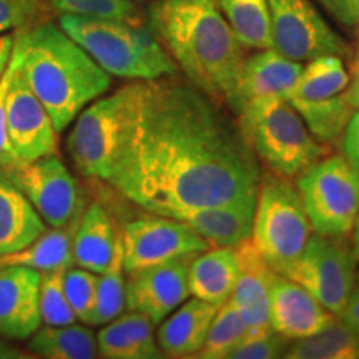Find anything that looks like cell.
<instances>
[{
  "mask_svg": "<svg viewBox=\"0 0 359 359\" xmlns=\"http://www.w3.org/2000/svg\"><path fill=\"white\" fill-rule=\"evenodd\" d=\"M248 336V326L241 316L235 303L226 299L218 306L203 348L195 358L201 359H228L230 354L240 346Z\"/></svg>",
  "mask_w": 359,
  "mask_h": 359,
  "instance_id": "cell-31",
  "label": "cell"
},
{
  "mask_svg": "<svg viewBox=\"0 0 359 359\" xmlns=\"http://www.w3.org/2000/svg\"><path fill=\"white\" fill-rule=\"evenodd\" d=\"M311 235L302 195L291 178L262 172L251 241L264 262L273 271L288 275Z\"/></svg>",
  "mask_w": 359,
  "mask_h": 359,
  "instance_id": "cell-7",
  "label": "cell"
},
{
  "mask_svg": "<svg viewBox=\"0 0 359 359\" xmlns=\"http://www.w3.org/2000/svg\"><path fill=\"white\" fill-rule=\"evenodd\" d=\"M291 341L281 334L271 333L257 338H246L243 343L230 354L228 359H276L285 358Z\"/></svg>",
  "mask_w": 359,
  "mask_h": 359,
  "instance_id": "cell-37",
  "label": "cell"
},
{
  "mask_svg": "<svg viewBox=\"0 0 359 359\" xmlns=\"http://www.w3.org/2000/svg\"><path fill=\"white\" fill-rule=\"evenodd\" d=\"M64 271L65 269H55V271L42 273L40 316L43 325L47 326H64L77 321L64 290Z\"/></svg>",
  "mask_w": 359,
  "mask_h": 359,
  "instance_id": "cell-32",
  "label": "cell"
},
{
  "mask_svg": "<svg viewBox=\"0 0 359 359\" xmlns=\"http://www.w3.org/2000/svg\"><path fill=\"white\" fill-rule=\"evenodd\" d=\"M273 48L294 62L321 55L346 57L348 42L325 20L311 0H268Z\"/></svg>",
  "mask_w": 359,
  "mask_h": 359,
  "instance_id": "cell-10",
  "label": "cell"
},
{
  "mask_svg": "<svg viewBox=\"0 0 359 359\" xmlns=\"http://www.w3.org/2000/svg\"><path fill=\"white\" fill-rule=\"evenodd\" d=\"M238 127L268 172L296 178L327 155V147L309 132L285 98H259L241 105Z\"/></svg>",
  "mask_w": 359,
  "mask_h": 359,
  "instance_id": "cell-5",
  "label": "cell"
},
{
  "mask_svg": "<svg viewBox=\"0 0 359 359\" xmlns=\"http://www.w3.org/2000/svg\"><path fill=\"white\" fill-rule=\"evenodd\" d=\"M48 226H65L83 212L77 180L57 154L2 168Z\"/></svg>",
  "mask_w": 359,
  "mask_h": 359,
  "instance_id": "cell-13",
  "label": "cell"
},
{
  "mask_svg": "<svg viewBox=\"0 0 359 359\" xmlns=\"http://www.w3.org/2000/svg\"><path fill=\"white\" fill-rule=\"evenodd\" d=\"M150 30L188 82L233 114L243 69V45L215 0H155Z\"/></svg>",
  "mask_w": 359,
  "mask_h": 359,
  "instance_id": "cell-2",
  "label": "cell"
},
{
  "mask_svg": "<svg viewBox=\"0 0 359 359\" xmlns=\"http://www.w3.org/2000/svg\"><path fill=\"white\" fill-rule=\"evenodd\" d=\"M240 264L235 248H213L196 255L188 268L191 296L222 306L235 290Z\"/></svg>",
  "mask_w": 359,
  "mask_h": 359,
  "instance_id": "cell-22",
  "label": "cell"
},
{
  "mask_svg": "<svg viewBox=\"0 0 359 359\" xmlns=\"http://www.w3.org/2000/svg\"><path fill=\"white\" fill-rule=\"evenodd\" d=\"M343 95L354 110L359 109V74L354 75V80L349 82L348 88L343 92Z\"/></svg>",
  "mask_w": 359,
  "mask_h": 359,
  "instance_id": "cell-42",
  "label": "cell"
},
{
  "mask_svg": "<svg viewBox=\"0 0 359 359\" xmlns=\"http://www.w3.org/2000/svg\"><path fill=\"white\" fill-rule=\"evenodd\" d=\"M218 306L195 298L187 299L160 323L156 343L168 358H195L203 348Z\"/></svg>",
  "mask_w": 359,
  "mask_h": 359,
  "instance_id": "cell-20",
  "label": "cell"
},
{
  "mask_svg": "<svg viewBox=\"0 0 359 359\" xmlns=\"http://www.w3.org/2000/svg\"><path fill=\"white\" fill-rule=\"evenodd\" d=\"M142 87L143 80H132L93 100L75 118L67 151L83 177L109 183L137 115Z\"/></svg>",
  "mask_w": 359,
  "mask_h": 359,
  "instance_id": "cell-6",
  "label": "cell"
},
{
  "mask_svg": "<svg viewBox=\"0 0 359 359\" xmlns=\"http://www.w3.org/2000/svg\"><path fill=\"white\" fill-rule=\"evenodd\" d=\"M118 233L109 212L100 203L83 210L74 236V262L93 273L105 271L114 258Z\"/></svg>",
  "mask_w": 359,
  "mask_h": 359,
  "instance_id": "cell-23",
  "label": "cell"
},
{
  "mask_svg": "<svg viewBox=\"0 0 359 359\" xmlns=\"http://www.w3.org/2000/svg\"><path fill=\"white\" fill-rule=\"evenodd\" d=\"M20 69L30 88L50 115L58 133L80 111L109 92L111 75L53 22L22 27L13 39Z\"/></svg>",
  "mask_w": 359,
  "mask_h": 359,
  "instance_id": "cell-3",
  "label": "cell"
},
{
  "mask_svg": "<svg viewBox=\"0 0 359 359\" xmlns=\"http://www.w3.org/2000/svg\"><path fill=\"white\" fill-rule=\"evenodd\" d=\"M358 258L346 236L313 233L288 278L306 288L314 298L341 316L358 285Z\"/></svg>",
  "mask_w": 359,
  "mask_h": 359,
  "instance_id": "cell-9",
  "label": "cell"
},
{
  "mask_svg": "<svg viewBox=\"0 0 359 359\" xmlns=\"http://www.w3.org/2000/svg\"><path fill=\"white\" fill-rule=\"evenodd\" d=\"M80 217L72 223L65 224V226L47 228L27 248L17 251V253L7 255V257H0V266L22 264V266L37 269L40 273L72 268L75 264L74 236Z\"/></svg>",
  "mask_w": 359,
  "mask_h": 359,
  "instance_id": "cell-24",
  "label": "cell"
},
{
  "mask_svg": "<svg viewBox=\"0 0 359 359\" xmlns=\"http://www.w3.org/2000/svg\"><path fill=\"white\" fill-rule=\"evenodd\" d=\"M258 193L231 203L185 210L178 219L190 224L213 248H235L253 233Z\"/></svg>",
  "mask_w": 359,
  "mask_h": 359,
  "instance_id": "cell-19",
  "label": "cell"
},
{
  "mask_svg": "<svg viewBox=\"0 0 359 359\" xmlns=\"http://www.w3.org/2000/svg\"><path fill=\"white\" fill-rule=\"evenodd\" d=\"M303 64L281 55L276 48H262L245 58L238 85V110L259 98H288L293 95ZM236 110V114H238ZM235 114V115H236Z\"/></svg>",
  "mask_w": 359,
  "mask_h": 359,
  "instance_id": "cell-18",
  "label": "cell"
},
{
  "mask_svg": "<svg viewBox=\"0 0 359 359\" xmlns=\"http://www.w3.org/2000/svg\"><path fill=\"white\" fill-rule=\"evenodd\" d=\"M354 236H353V250H354V255H356L358 262H359V213H358V218L356 222H354Z\"/></svg>",
  "mask_w": 359,
  "mask_h": 359,
  "instance_id": "cell-44",
  "label": "cell"
},
{
  "mask_svg": "<svg viewBox=\"0 0 359 359\" xmlns=\"http://www.w3.org/2000/svg\"><path fill=\"white\" fill-rule=\"evenodd\" d=\"M47 230V223L0 168V257L17 253Z\"/></svg>",
  "mask_w": 359,
  "mask_h": 359,
  "instance_id": "cell-21",
  "label": "cell"
},
{
  "mask_svg": "<svg viewBox=\"0 0 359 359\" xmlns=\"http://www.w3.org/2000/svg\"><path fill=\"white\" fill-rule=\"evenodd\" d=\"M50 7L58 13L135 22L137 8L132 0H48Z\"/></svg>",
  "mask_w": 359,
  "mask_h": 359,
  "instance_id": "cell-33",
  "label": "cell"
},
{
  "mask_svg": "<svg viewBox=\"0 0 359 359\" xmlns=\"http://www.w3.org/2000/svg\"><path fill=\"white\" fill-rule=\"evenodd\" d=\"M188 268L190 259H177L127 271L125 299L128 311L145 314L154 325H160L191 296Z\"/></svg>",
  "mask_w": 359,
  "mask_h": 359,
  "instance_id": "cell-14",
  "label": "cell"
},
{
  "mask_svg": "<svg viewBox=\"0 0 359 359\" xmlns=\"http://www.w3.org/2000/svg\"><path fill=\"white\" fill-rule=\"evenodd\" d=\"M13 37H15V35H11V34L0 35V79H2L8 62H11L12 50H13Z\"/></svg>",
  "mask_w": 359,
  "mask_h": 359,
  "instance_id": "cell-41",
  "label": "cell"
},
{
  "mask_svg": "<svg viewBox=\"0 0 359 359\" xmlns=\"http://www.w3.org/2000/svg\"><path fill=\"white\" fill-rule=\"evenodd\" d=\"M262 163L238 122L190 82L143 80L109 185L137 206L177 218L258 193Z\"/></svg>",
  "mask_w": 359,
  "mask_h": 359,
  "instance_id": "cell-1",
  "label": "cell"
},
{
  "mask_svg": "<svg viewBox=\"0 0 359 359\" xmlns=\"http://www.w3.org/2000/svg\"><path fill=\"white\" fill-rule=\"evenodd\" d=\"M339 320H343L359 334V283L356 285V288H354L351 298H349L348 306L341 313Z\"/></svg>",
  "mask_w": 359,
  "mask_h": 359,
  "instance_id": "cell-40",
  "label": "cell"
},
{
  "mask_svg": "<svg viewBox=\"0 0 359 359\" xmlns=\"http://www.w3.org/2000/svg\"><path fill=\"white\" fill-rule=\"evenodd\" d=\"M98 273L85 268H69L64 271V290L77 320L90 325L97 299Z\"/></svg>",
  "mask_w": 359,
  "mask_h": 359,
  "instance_id": "cell-34",
  "label": "cell"
},
{
  "mask_svg": "<svg viewBox=\"0 0 359 359\" xmlns=\"http://www.w3.org/2000/svg\"><path fill=\"white\" fill-rule=\"evenodd\" d=\"M42 273L22 264L0 266V334L29 339L42 325L40 316Z\"/></svg>",
  "mask_w": 359,
  "mask_h": 359,
  "instance_id": "cell-16",
  "label": "cell"
},
{
  "mask_svg": "<svg viewBox=\"0 0 359 359\" xmlns=\"http://www.w3.org/2000/svg\"><path fill=\"white\" fill-rule=\"evenodd\" d=\"M120 233L125 273L177 259H193L210 248L188 223L151 212L127 223Z\"/></svg>",
  "mask_w": 359,
  "mask_h": 359,
  "instance_id": "cell-12",
  "label": "cell"
},
{
  "mask_svg": "<svg viewBox=\"0 0 359 359\" xmlns=\"http://www.w3.org/2000/svg\"><path fill=\"white\" fill-rule=\"evenodd\" d=\"M97 349L98 356L107 359H140L132 331L122 314L98 331Z\"/></svg>",
  "mask_w": 359,
  "mask_h": 359,
  "instance_id": "cell-35",
  "label": "cell"
},
{
  "mask_svg": "<svg viewBox=\"0 0 359 359\" xmlns=\"http://www.w3.org/2000/svg\"><path fill=\"white\" fill-rule=\"evenodd\" d=\"M12 62L13 70L6 95V132L8 150L17 165L57 154L58 132L48 111L27 82L15 42Z\"/></svg>",
  "mask_w": 359,
  "mask_h": 359,
  "instance_id": "cell-11",
  "label": "cell"
},
{
  "mask_svg": "<svg viewBox=\"0 0 359 359\" xmlns=\"http://www.w3.org/2000/svg\"><path fill=\"white\" fill-rule=\"evenodd\" d=\"M343 154L344 158L359 170V109L353 111L343 132Z\"/></svg>",
  "mask_w": 359,
  "mask_h": 359,
  "instance_id": "cell-39",
  "label": "cell"
},
{
  "mask_svg": "<svg viewBox=\"0 0 359 359\" xmlns=\"http://www.w3.org/2000/svg\"><path fill=\"white\" fill-rule=\"evenodd\" d=\"M127 309L125 299V266L122 233H118L114 258L105 271L98 275L97 299L88 326H103Z\"/></svg>",
  "mask_w": 359,
  "mask_h": 359,
  "instance_id": "cell-30",
  "label": "cell"
},
{
  "mask_svg": "<svg viewBox=\"0 0 359 359\" xmlns=\"http://www.w3.org/2000/svg\"><path fill=\"white\" fill-rule=\"evenodd\" d=\"M306 288L286 275L275 273L269 290V325L275 333L294 341L313 336L336 321Z\"/></svg>",
  "mask_w": 359,
  "mask_h": 359,
  "instance_id": "cell-15",
  "label": "cell"
},
{
  "mask_svg": "<svg viewBox=\"0 0 359 359\" xmlns=\"http://www.w3.org/2000/svg\"><path fill=\"white\" fill-rule=\"evenodd\" d=\"M286 359H359V334L339 318L320 333L291 341Z\"/></svg>",
  "mask_w": 359,
  "mask_h": 359,
  "instance_id": "cell-27",
  "label": "cell"
},
{
  "mask_svg": "<svg viewBox=\"0 0 359 359\" xmlns=\"http://www.w3.org/2000/svg\"><path fill=\"white\" fill-rule=\"evenodd\" d=\"M349 82L351 80L344 67L343 57L321 55L303 65L291 97L304 98V100L331 98L343 93Z\"/></svg>",
  "mask_w": 359,
  "mask_h": 359,
  "instance_id": "cell-29",
  "label": "cell"
},
{
  "mask_svg": "<svg viewBox=\"0 0 359 359\" xmlns=\"http://www.w3.org/2000/svg\"><path fill=\"white\" fill-rule=\"evenodd\" d=\"M359 74V52H358V58L356 62H354V75Z\"/></svg>",
  "mask_w": 359,
  "mask_h": 359,
  "instance_id": "cell-45",
  "label": "cell"
},
{
  "mask_svg": "<svg viewBox=\"0 0 359 359\" xmlns=\"http://www.w3.org/2000/svg\"><path fill=\"white\" fill-rule=\"evenodd\" d=\"M45 0H0V34L32 25L43 11Z\"/></svg>",
  "mask_w": 359,
  "mask_h": 359,
  "instance_id": "cell-36",
  "label": "cell"
},
{
  "mask_svg": "<svg viewBox=\"0 0 359 359\" xmlns=\"http://www.w3.org/2000/svg\"><path fill=\"white\" fill-rule=\"evenodd\" d=\"M132 2H145V0H132Z\"/></svg>",
  "mask_w": 359,
  "mask_h": 359,
  "instance_id": "cell-46",
  "label": "cell"
},
{
  "mask_svg": "<svg viewBox=\"0 0 359 359\" xmlns=\"http://www.w3.org/2000/svg\"><path fill=\"white\" fill-rule=\"evenodd\" d=\"M288 102L303 118L309 132L323 143H330L343 137L344 128L351 118L354 109L343 93L323 100H304L291 97Z\"/></svg>",
  "mask_w": 359,
  "mask_h": 359,
  "instance_id": "cell-28",
  "label": "cell"
},
{
  "mask_svg": "<svg viewBox=\"0 0 359 359\" xmlns=\"http://www.w3.org/2000/svg\"><path fill=\"white\" fill-rule=\"evenodd\" d=\"M313 233L348 236L359 213V170L344 155L323 156L296 177Z\"/></svg>",
  "mask_w": 359,
  "mask_h": 359,
  "instance_id": "cell-8",
  "label": "cell"
},
{
  "mask_svg": "<svg viewBox=\"0 0 359 359\" xmlns=\"http://www.w3.org/2000/svg\"><path fill=\"white\" fill-rule=\"evenodd\" d=\"M245 48L273 47L268 0H215Z\"/></svg>",
  "mask_w": 359,
  "mask_h": 359,
  "instance_id": "cell-26",
  "label": "cell"
},
{
  "mask_svg": "<svg viewBox=\"0 0 359 359\" xmlns=\"http://www.w3.org/2000/svg\"><path fill=\"white\" fill-rule=\"evenodd\" d=\"M235 253L240 264L235 290L230 299L235 303L248 326L246 338H257L271 333L269 325V290L276 271L264 262L251 238L235 246Z\"/></svg>",
  "mask_w": 359,
  "mask_h": 359,
  "instance_id": "cell-17",
  "label": "cell"
},
{
  "mask_svg": "<svg viewBox=\"0 0 359 359\" xmlns=\"http://www.w3.org/2000/svg\"><path fill=\"white\" fill-rule=\"evenodd\" d=\"M29 349L47 359H92L98 356L97 336L87 326L64 325L39 327L29 338Z\"/></svg>",
  "mask_w": 359,
  "mask_h": 359,
  "instance_id": "cell-25",
  "label": "cell"
},
{
  "mask_svg": "<svg viewBox=\"0 0 359 359\" xmlns=\"http://www.w3.org/2000/svg\"><path fill=\"white\" fill-rule=\"evenodd\" d=\"M58 25L111 77L156 80L178 70L155 34L135 22L60 13Z\"/></svg>",
  "mask_w": 359,
  "mask_h": 359,
  "instance_id": "cell-4",
  "label": "cell"
},
{
  "mask_svg": "<svg viewBox=\"0 0 359 359\" xmlns=\"http://www.w3.org/2000/svg\"><path fill=\"white\" fill-rule=\"evenodd\" d=\"M22 354H19L17 349H13L8 346L7 343H2L0 341V359H11V358H20Z\"/></svg>",
  "mask_w": 359,
  "mask_h": 359,
  "instance_id": "cell-43",
  "label": "cell"
},
{
  "mask_svg": "<svg viewBox=\"0 0 359 359\" xmlns=\"http://www.w3.org/2000/svg\"><path fill=\"white\" fill-rule=\"evenodd\" d=\"M326 12L346 29L359 25V0H318Z\"/></svg>",
  "mask_w": 359,
  "mask_h": 359,
  "instance_id": "cell-38",
  "label": "cell"
}]
</instances>
